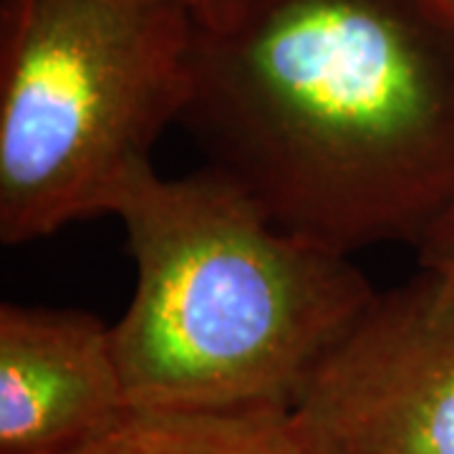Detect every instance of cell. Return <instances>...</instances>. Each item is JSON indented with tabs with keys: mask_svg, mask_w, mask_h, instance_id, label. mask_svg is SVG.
Here are the masks:
<instances>
[{
	"mask_svg": "<svg viewBox=\"0 0 454 454\" xmlns=\"http://www.w3.org/2000/svg\"><path fill=\"white\" fill-rule=\"evenodd\" d=\"M179 124L288 235L422 253L454 217L442 0H210Z\"/></svg>",
	"mask_w": 454,
	"mask_h": 454,
	"instance_id": "cell-1",
	"label": "cell"
},
{
	"mask_svg": "<svg viewBox=\"0 0 454 454\" xmlns=\"http://www.w3.org/2000/svg\"><path fill=\"white\" fill-rule=\"evenodd\" d=\"M137 283L112 325L131 409H288L379 291L202 167L146 169L114 212Z\"/></svg>",
	"mask_w": 454,
	"mask_h": 454,
	"instance_id": "cell-2",
	"label": "cell"
},
{
	"mask_svg": "<svg viewBox=\"0 0 454 454\" xmlns=\"http://www.w3.org/2000/svg\"><path fill=\"white\" fill-rule=\"evenodd\" d=\"M184 0L0 3V243L114 215L190 97Z\"/></svg>",
	"mask_w": 454,
	"mask_h": 454,
	"instance_id": "cell-3",
	"label": "cell"
},
{
	"mask_svg": "<svg viewBox=\"0 0 454 454\" xmlns=\"http://www.w3.org/2000/svg\"><path fill=\"white\" fill-rule=\"evenodd\" d=\"M309 454H454V276L379 293L291 406Z\"/></svg>",
	"mask_w": 454,
	"mask_h": 454,
	"instance_id": "cell-4",
	"label": "cell"
},
{
	"mask_svg": "<svg viewBox=\"0 0 454 454\" xmlns=\"http://www.w3.org/2000/svg\"><path fill=\"white\" fill-rule=\"evenodd\" d=\"M127 409L112 325L86 310L0 306V454H61Z\"/></svg>",
	"mask_w": 454,
	"mask_h": 454,
	"instance_id": "cell-5",
	"label": "cell"
},
{
	"mask_svg": "<svg viewBox=\"0 0 454 454\" xmlns=\"http://www.w3.org/2000/svg\"><path fill=\"white\" fill-rule=\"evenodd\" d=\"M61 454H309L288 409H127Z\"/></svg>",
	"mask_w": 454,
	"mask_h": 454,
	"instance_id": "cell-6",
	"label": "cell"
},
{
	"mask_svg": "<svg viewBox=\"0 0 454 454\" xmlns=\"http://www.w3.org/2000/svg\"><path fill=\"white\" fill-rule=\"evenodd\" d=\"M419 265L454 276V217L452 223L419 253Z\"/></svg>",
	"mask_w": 454,
	"mask_h": 454,
	"instance_id": "cell-7",
	"label": "cell"
},
{
	"mask_svg": "<svg viewBox=\"0 0 454 454\" xmlns=\"http://www.w3.org/2000/svg\"><path fill=\"white\" fill-rule=\"evenodd\" d=\"M187 5H192V11H195V16H197V11H200V0H184Z\"/></svg>",
	"mask_w": 454,
	"mask_h": 454,
	"instance_id": "cell-8",
	"label": "cell"
},
{
	"mask_svg": "<svg viewBox=\"0 0 454 454\" xmlns=\"http://www.w3.org/2000/svg\"><path fill=\"white\" fill-rule=\"evenodd\" d=\"M442 3L447 5V11H450V13H452V16H454V0H442Z\"/></svg>",
	"mask_w": 454,
	"mask_h": 454,
	"instance_id": "cell-9",
	"label": "cell"
},
{
	"mask_svg": "<svg viewBox=\"0 0 454 454\" xmlns=\"http://www.w3.org/2000/svg\"><path fill=\"white\" fill-rule=\"evenodd\" d=\"M207 3H210V0H200V11H197V16H200V13L205 11V5H207Z\"/></svg>",
	"mask_w": 454,
	"mask_h": 454,
	"instance_id": "cell-10",
	"label": "cell"
}]
</instances>
